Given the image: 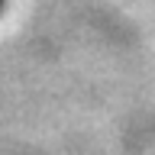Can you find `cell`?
<instances>
[{
	"label": "cell",
	"mask_w": 155,
	"mask_h": 155,
	"mask_svg": "<svg viewBox=\"0 0 155 155\" xmlns=\"http://www.w3.org/2000/svg\"><path fill=\"white\" fill-rule=\"evenodd\" d=\"M0 7H3V0H0Z\"/></svg>",
	"instance_id": "cell-1"
}]
</instances>
